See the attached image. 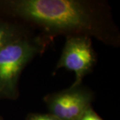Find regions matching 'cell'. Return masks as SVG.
<instances>
[{"instance_id": "6da1fadb", "label": "cell", "mask_w": 120, "mask_h": 120, "mask_svg": "<svg viewBox=\"0 0 120 120\" xmlns=\"http://www.w3.org/2000/svg\"><path fill=\"white\" fill-rule=\"evenodd\" d=\"M4 4L11 16L49 35L93 36L107 44L116 41L107 9L101 3L82 0H10Z\"/></svg>"}, {"instance_id": "7a4b0ae2", "label": "cell", "mask_w": 120, "mask_h": 120, "mask_svg": "<svg viewBox=\"0 0 120 120\" xmlns=\"http://www.w3.org/2000/svg\"><path fill=\"white\" fill-rule=\"evenodd\" d=\"M45 44L39 38L24 35L0 49V97L16 99L18 82L23 69Z\"/></svg>"}, {"instance_id": "3957f363", "label": "cell", "mask_w": 120, "mask_h": 120, "mask_svg": "<svg viewBox=\"0 0 120 120\" xmlns=\"http://www.w3.org/2000/svg\"><path fill=\"white\" fill-rule=\"evenodd\" d=\"M94 98L91 91L79 84L47 94L43 101L50 114L60 120H80L86 110L91 107Z\"/></svg>"}, {"instance_id": "277c9868", "label": "cell", "mask_w": 120, "mask_h": 120, "mask_svg": "<svg viewBox=\"0 0 120 120\" xmlns=\"http://www.w3.org/2000/svg\"><path fill=\"white\" fill-rule=\"evenodd\" d=\"M96 63V55L91 39L86 35H72L66 38L57 69L73 71L75 80L72 85L82 84L83 78L90 73Z\"/></svg>"}, {"instance_id": "5b68a950", "label": "cell", "mask_w": 120, "mask_h": 120, "mask_svg": "<svg viewBox=\"0 0 120 120\" xmlns=\"http://www.w3.org/2000/svg\"><path fill=\"white\" fill-rule=\"evenodd\" d=\"M24 35L16 25L0 21V49Z\"/></svg>"}, {"instance_id": "8992f818", "label": "cell", "mask_w": 120, "mask_h": 120, "mask_svg": "<svg viewBox=\"0 0 120 120\" xmlns=\"http://www.w3.org/2000/svg\"><path fill=\"white\" fill-rule=\"evenodd\" d=\"M26 120H60L52 114L31 113L29 114Z\"/></svg>"}, {"instance_id": "52a82bcc", "label": "cell", "mask_w": 120, "mask_h": 120, "mask_svg": "<svg viewBox=\"0 0 120 120\" xmlns=\"http://www.w3.org/2000/svg\"><path fill=\"white\" fill-rule=\"evenodd\" d=\"M80 120H103L91 107L83 114Z\"/></svg>"}, {"instance_id": "ba28073f", "label": "cell", "mask_w": 120, "mask_h": 120, "mask_svg": "<svg viewBox=\"0 0 120 120\" xmlns=\"http://www.w3.org/2000/svg\"></svg>"}]
</instances>
